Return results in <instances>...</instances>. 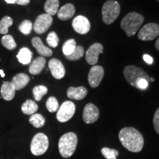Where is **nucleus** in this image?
Here are the masks:
<instances>
[{"label":"nucleus","mask_w":159,"mask_h":159,"mask_svg":"<svg viewBox=\"0 0 159 159\" xmlns=\"http://www.w3.org/2000/svg\"><path fill=\"white\" fill-rule=\"evenodd\" d=\"M119 139L127 150L132 152H139L144 147V138L134 128H124L119 131Z\"/></svg>","instance_id":"nucleus-1"},{"label":"nucleus","mask_w":159,"mask_h":159,"mask_svg":"<svg viewBox=\"0 0 159 159\" xmlns=\"http://www.w3.org/2000/svg\"><path fill=\"white\" fill-rule=\"evenodd\" d=\"M144 22V17L136 12H131L123 18L121 21V27L129 37L137 33L139 27Z\"/></svg>","instance_id":"nucleus-2"},{"label":"nucleus","mask_w":159,"mask_h":159,"mask_svg":"<svg viewBox=\"0 0 159 159\" xmlns=\"http://www.w3.org/2000/svg\"><path fill=\"white\" fill-rule=\"evenodd\" d=\"M77 144V137L75 133L69 132L63 134L59 139L58 149L61 156L68 158L74 154Z\"/></svg>","instance_id":"nucleus-3"},{"label":"nucleus","mask_w":159,"mask_h":159,"mask_svg":"<svg viewBox=\"0 0 159 159\" xmlns=\"http://www.w3.org/2000/svg\"><path fill=\"white\" fill-rule=\"evenodd\" d=\"M120 13V5L114 0H109L103 5L102 9V20L106 25H111L118 18Z\"/></svg>","instance_id":"nucleus-4"},{"label":"nucleus","mask_w":159,"mask_h":159,"mask_svg":"<svg viewBox=\"0 0 159 159\" xmlns=\"http://www.w3.org/2000/svg\"><path fill=\"white\" fill-rule=\"evenodd\" d=\"M49 148L48 137L44 134L39 133L32 139L30 144L31 152L34 156H39L44 154Z\"/></svg>","instance_id":"nucleus-5"},{"label":"nucleus","mask_w":159,"mask_h":159,"mask_svg":"<svg viewBox=\"0 0 159 159\" xmlns=\"http://www.w3.org/2000/svg\"><path fill=\"white\" fill-rule=\"evenodd\" d=\"M124 76L127 81L132 85L136 86L139 80L145 78L150 80V77L142 69L136 66H128L124 69Z\"/></svg>","instance_id":"nucleus-6"},{"label":"nucleus","mask_w":159,"mask_h":159,"mask_svg":"<svg viewBox=\"0 0 159 159\" xmlns=\"http://www.w3.org/2000/svg\"><path fill=\"white\" fill-rule=\"evenodd\" d=\"M75 105L71 101H66L57 112V119L60 122H66L72 118L75 113Z\"/></svg>","instance_id":"nucleus-7"},{"label":"nucleus","mask_w":159,"mask_h":159,"mask_svg":"<svg viewBox=\"0 0 159 159\" xmlns=\"http://www.w3.org/2000/svg\"><path fill=\"white\" fill-rule=\"evenodd\" d=\"M159 35V25L156 23H148L142 27L138 37L142 41H152Z\"/></svg>","instance_id":"nucleus-8"},{"label":"nucleus","mask_w":159,"mask_h":159,"mask_svg":"<svg viewBox=\"0 0 159 159\" xmlns=\"http://www.w3.org/2000/svg\"><path fill=\"white\" fill-rule=\"evenodd\" d=\"M52 21L53 19L51 16L47 13L40 15L35 20L33 25V30L38 34H43L48 30L52 24Z\"/></svg>","instance_id":"nucleus-9"},{"label":"nucleus","mask_w":159,"mask_h":159,"mask_svg":"<svg viewBox=\"0 0 159 159\" xmlns=\"http://www.w3.org/2000/svg\"><path fill=\"white\" fill-rule=\"evenodd\" d=\"M104 77V69L100 66L94 65L91 67L88 75L89 85L92 88H97L100 84L101 81Z\"/></svg>","instance_id":"nucleus-10"},{"label":"nucleus","mask_w":159,"mask_h":159,"mask_svg":"<svg viewBox=\"0 0 159 159\" xmlns=\"http://www.w3.org/2000/svg\"><path fill=\"white\" fill-rule=\"evenodd\" d=\"M99 116V109L92 103H88L85 106L83 114V119L86 124H92L96 122Z\"/></svg>","instance_id":"nucleus-11"},{"label":"nucleus","mask_w":159,"mask_h":159,"mask_svg":"<svg viewBox=\"0 0 159 159\" xmlns=\"http://www.w3.org/2000/svg\"><path fill=\"white\" fill-rule=\"evenodd\" d=\"M72 27L77 33L85 35L90 31L91 24L86 17L83 16H78L73 19Z\"/></svg>","instance_id":"nucleus-12"},{"label":"nucleus","mask_w":159,"mask_h":159,"mask_svg":"<svg viewBox=\"0 0 159 159\" xmlns=\"http://www.w3.org/2000/svg\"><path fill=\"white\" fill-rule=\"evenodd\" d=\"M103 52V47L101 43H95L88 49L85 53V59L90 65H96L98 62L99 55Z\"/></svg>","instance_id":"nucleus-13"},{"label":"nucleus","mask_w":159,"mask_h":159,"mask_svg":"<svg viewBox=\"0 0 159 159\" xmlns=\"http://www.w3.org/2000/svg\"><path fill=\"white\" fill-rule=\"evenodd\" d=\"M49 69L52 75L55 79H62L65 76V68L63 63L56 58H52L49 61Z\"/></svg>","instance_id":"nucleus-14"},{"label":"nucleus","mask_w":159,"mask_h":159,"mask_svg":"<svg viewBox=\"0 0 159 159\" xmlns=\"http://www.w3.org/2000/svg\"><path fill=\"white\" fill-rule=\"evenodd\" d=\"M32 44L36 49L38 53L42 57H50L52 55V51L51 50V49L46 47L41 39L39 37H35L32 39Z\"/></svg>","instance_id":"nucleus-15"},{"label":"nucleus","mask_w":159,"mask_h":159,"mask_svg":"<svg viewBox=\"0 0 159 159\" xmlns=\"http://www.w3.org/2000/svg\"><path fill=\"white\" fill-rule=\"evenodd\" d=\"M57 17L62 21L70 19L75 13V7L72 4H66L57 11Z\"/></svg>","instance_id":"nucleus-16"},{"label":"nucleus","mask_w":159,"mask_h":159,"mask_svg":"<svg viewBox=\"0 0 159 159\" xmlns=\"http://www.w3.org/2000/svg\"><path fill=\"white\" fill-rule=\"evenodd\" d=\"M87 89L83 86L70 87L67 91V96L69 98L75 100H81L87 95Z\"/></svg>","instance_id":"nucleus-17"},{"label":"nucleus","mask_w":159,"mask_h":159,"mask_svg":"<svg viewBox=\"0 0 159 159\" xmlns=\"http://www.w3.org/2000/svg\"><path fill=\"white\" fill-rule=\"evenodd\" d=\"M16 89L11 82H4L1 87L2 97L6 101H11L14 98Z\"/></svg>","instance_id":"nucleus-18"},{"label":"nucleus","mask_w":159,"mask_h":159,"mask_svg":"<svg viewBox=\"0 0 159 159\" xmlns=\"http://www.w3.org/2000/svg\"><path fill=\"white\" fill-rule=\"evenodd\" d=\"M30 77L25 73H19L16 75L12 80V84L13 85L16 91H19L25 88L30 82Z\"/></svg>","instance_id":"nucleus-19"},{"label":"nucleus","mask_w":159,"mask_h":159,"mask_svg":"<svg viewBox=\"0 0 159 159\" xmlns=\"http://www.w3.org/2000/svg\"><path fill=\"white\" fill-rule=\"evenodd\" d=\"M46 59L44 57H39L35 58L30 66L29 71L31 75H39L44 69Z\"/></svg>","instance_id":"nucleus-20"},{"label":"nucleus","mask_w":159,"mask_h":159,"mask_svg":"<svg viewBox=\"0 0 159 159\" xmlns=\"http://www.w3.org/2000/svg\"><path fill=\"white\" fill-rule=\"evenodd\" d=\"M32 56H33L32 52L27 47H24L20 49L17 55V58L21 64L27 65L31 62Z\"/></svg>","instance_id":"nucleus-21"},{"label":"nucleus","mask_w":159,"mask_h":159,"mask_svg":"<svg viewBox=\"0 0 159 159\" xmlns=\"http://www.w3.org/2000/svg\"><path fill=\"white\" fill-rule=\"evenodd\" d=\"M39 109L38 105L32 99H27L21 105V111L26 115H33Z\"/></svg>","instance_id":"nucleus-22"},{"label":"nucleus","mask_w":159,"mask_h":159,"mask_svg":"<svg viewBox=\"0 0 159 159\" xmlns=\"http://www.w3.org/2000/svg\"><path fill=\"white\" fill-rule=\"evenodd\" d=\"M59 8V0H47L44 5L46 13L51 16L56 14Z\"/></svg>","instance_id":"nucleus-23"},{"label":"nucleus","mask_w":159,"mask_h":159,"mask_svg":"<svg viewBox=\"0 0 159 159\" xmlns=\"http://www.w3.org/2000/svg\"><path fill=\"white\" fill-rule=\"evenodd\" d=\"M29 122L33 127L36 128H42L45 124V118L40 114H34L31 115Z\"/></svg>","instance_id":"nucleus-24"},{"label":"nucleus","mask_w":159,"mask_h":159,"mask_svg":"<svg viewBox=\"0 0 159 159\" xmlns=\"http://www.w3.org/2000/svg\"><path fill=\"white\" fill-rule=\"evenodd\" d=\"M13 21L10 16H5L0 21V34L7 35L8 33V29L13 25Z\"/></svg>","instance_id":"nucleus-25"},{"label":"nucleus","mask_w":159,"mask_h":159,"mask_svg":"<svg viewBox=\"0 0 159 159\" xmlns=\"http://www.w3.org/2000/svg\"><path fill=\"white\" fill-rule=\"evenodd\" d=\"M2 44L4 47L9 50H13L16 47V43L15 42L14 39L11 35H5L2 39Z\"/></svg>","instance_id":"nucleus-26"},{"label":"nucleus","mask_w":159,"mask_h":159,"mask_svg":"<svg viewBox=\"0 0 159 159\" xmlns=\"http://www.w3.org/2000/svg\"><path fill=\"white\" fill-rule=\"evenodd\" d=\"M76 41L74 39H69L64 43L63 46V52L66 57L70 55L76 48Z\"/></svg>","instance_id":"nucleus-27"},{"label":"nucleus","mask_w":159,"mask_h":159,"mask_svg":"<svg viewBox=\"0 0 159 159\" xmlns=\"http://www.w3.org/2000/svg\"><path fill=\"white\" fill-rule=\"evenodd\" d=\"M47 92H48V89L44 85H37L33 89V96L36 101L41 100Z\"/></svg>","instance_id":"nucleus-28"},{"label":"nucleus","mask_w":159,"mask_h":159,"mask_svg":"<svg viewBox=\"0 0 159 159\" xmlns=\"http://www.w3.org/2000/svg\"><path fill=\"white\" fill-rule=\"evenodd\" d=\"M46 106H47V110H48L49 112L51 113L56 112L59 108L58 101H57V99L55 98V97H49L48 99L47 100Z\"/></svg>","instance_id":"nucleus-29"},{"label":"nucleus","mask_w":159,"mask_h":159,"mask_svg":"<svg viewBox=\"0 0 159 159\" xmlns=\"http://www.w3.org/2000/svg\"><path fill=\"white\" fill-rule=\"evenodd\" d=\"M84 54V49L81 46H77L76 48L73 52L70 55L66 56V58L70 60V61H77V60L80 59Z\"/></svg>","instance_id":"nucleus-30"},{"label":"nucleus","mask_w":159,"mask_h":159,"mask_svg":"<svg viewBox=\"0 0 159 159\" xmlns=\"http://www.w3.org/2000/svg\"><path fill=\"white\" fill-rule=\"evenodd\" d=\"M33 28V24L29 20H25L20 24L19 29L21 33L24 35H29L31 33L32 29Z\"/></svg>","instance_id":"nucleus-31"},{"label":"nucleus","mask_w":159,"mask_h":159,"mask_svg":"<svg viewBox=\"0 0 159 159\" xmlns=\"http://www.w3.org/2000/svg\"><path fill=\"white\" fill-rule=\"evenodd\" d=\"M101 152L106 159H117L116 157L119 155V152L116 150L108 148H103L101 150Z\"/></svg>","instance_id":"nucleus-32"},{"label":"nucleus","mask_w":159,"mask_h":159,"mask_svg":"<svg viewBox=\"0 0 159 159\" xmlns=\"http://www.w3.org/2000/svg\"><path fill=\"white\" fill-rule=\"evenodd\" d=\"M47 42L49 47H53V48L57 47L59 43V39L55 32H51L49 33L48 36L47 38Z\"/></svg>","instance_id":"nucleus-33"},{"label":"nucleus","mask_w":159,"mask_h":159,"mask_svg":"<svg viewBox=\"0 0 159 159\" xmlns=\"http://www.w3.org/2000/svg\"><path fill=\"white\" fill-rule=\"evenodd\" d=\"M149 85V80L145 78H142L139 80L136 84V88L141 89V90H146Z\"/></svg>","instance_id":"nucleus-34"},{"label":"nucleus","mask_w":159,"mask_h":159,"mask_svg":"<svg viewBox=\"0 0 159 159\" xmlns=\"http://www.w3.org/2000/svg\"><path fill=\"white\" fill-rule=\"evenodd\" d=\"M153 125L157 134H159V108L157 109L153 117Z\"/></svg>","instance_id":"nucleus-35"},{"label":"nucleus","mask_w":159,"mask_h":159,"mask_svg":"<svg viewBox=\"0 0 159 159\" xmlns=\"http://www.w3.org/2000/svg\"><path fill=\"white\" fill-rule=\"evenodd\" d=\"M143 59L148 64H152L153 63V58L150 56V55L145 54L143 55Z\"/></svg>","instance_id":"nucleus-36"},{"label":"nucleus","mask_w":159,"mask_h":159,"mask_svg":"<svg viewBox=\"0 0 159 159\" xmlns=\"http://www.w3.org/2000/svg\"><path fill=\"white\" fill-rule=\"evenodd\" d=\"M30 0H16V3L19 5H27Z\"/></svg>","instance_id":"nucleus-37"},{"label":"nucleus","mask_w":159,"mask_h":159,"mask_svg":"<svg viewBox=\"0 0 159 159\" xmlns=\"http://www.w3.org/2000/svg\"><path fill=\"white\" fill-rule=\"evenodd\" d=\"M5 1L8 4H15L16 3V0H5Z\"/></svg>","instance_id":"nucleus-38"},{"label":"nucleus","mask_w":159,"mask_h":159,"mask_svg":"<svg viewBox=\"0 0 159 159\" xmlns=\"http://www.w3.org/2000/svg\"><path fill=\"white\" fill-rule=\"evenodd\" d=\"M0 76H1L2 77H5V72H4V71L2 70V69H0Z\"/></svg>","instance_id":"nucleus-39"},{"label":"nucleus","mask_w":159,"mask_h":159,"mask_svg":"<svg viewBox=\"0 0 159 159\" xmlns=\"http://www.w3.org/2000/svg\"><path fill=\"white\" fill-rule=\"evenodd\" d=\"M156 49H158V50H159V38L156 42Z\"/></svg>","instance_id":"nucleus-40"},{"label":"nucleus","mask_w":159,"mask_h":159,"mask_svg":"<svg viewBox=\"0 0 159 159\" xmlns=\"http://www.w3.org/2000/svg\"><path fill=\"white\" fill-rule=\"evenodd\" d=\"M150 80L151 81V82H153V81L155 80V79L153 78V77H150Z\"/></svg>","instance_id":"nucleus-41"},{"label":"nucleus","mask_w":159,"mask_h":159,"mask_svg":"<svg viewBox=\"0 0 159 159\" xmlns=\"http://www.w3.org/2000/svg\"><path fill=\"white\" fill-rule=\"evenodd\" d=\"M157 1H158V2H159V0H157Z\"/></svg>","instance_id":"nucleus-42"}]
</instances>
